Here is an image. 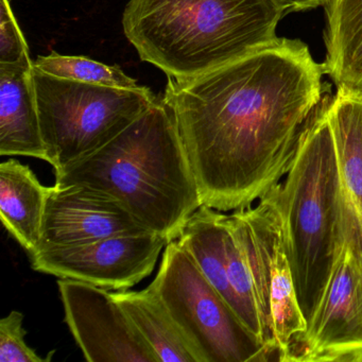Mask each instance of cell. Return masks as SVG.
I'll return each instance as SVG.
<instances>
[{
	"label": "cell",
	"mask_w": 362,
	"mask_h": 362,
	"mask_svg": "<svg viewBox=\"0 0 362 362\" xmlns=\"http://www.w3.org/2000/svg\"><path fill=\"white\" fill-rule=\"evenodd\" d=\"M323 63L281 37L187 79L168 78L170 109L202 204L251 206L283 181L327 92Z\"/></svg>",
	"instance_id": "1"
},
{
	"label": "cell",
	"mask_w": 362,
	"mask_h": 362,
	"mask_svg": "<svg viewBox=\"0 0 362 362\" xmlns=\"http://www.w3.org/2000/svg\"><path fill=\"white\" fill-rule=\"evenodd\" d=\"M56 173L119 200L149 232L177 240L202 206L194 171L170 109L158 99L115 139Z\"/></svg>",
	"instance_id": "2"
},
{
	"label": "cell",
	"mask_w": 362,
	"mask_h": 362,
	"mask_svg": "<svg viewBox=\"0 0 362 362\" xmlns=\"http://www.w3.org/2000/svg\"><path fill=\"white\" fill-rule=\"evenodd\" d=\"M284 14L275 0H130L122 27L141 60L187 79L273 43Z\"/></svg>",
	"instance_id": "3"
},
{
	"label": "cell",
	"mask_w": 362,
	"mask_h": 362,
	"mask_svg": "<svg viewBox=\"0 0 362 362\" xmlns=\"http://www.w3.org/2000/svg\"><path fill=\"white\" fill-rule=\"evenodd\" d=\"M330 98L324 96L291 168L275 186L286 252L306 322L323 298L346 243L338 156L327 115Z\"/></svg>",
	"instance_id": "4"
},
{
	"label": "cell",
	"mask_w": 362,
	"mask_h": 362,
	"mask_svg": "<svg viewBox=\"0 0 362 362\" xmlns=\"http://www.w3.org/2000/svg\"><path fill=\"white\" fill-rule=\"evenodd\" d=\"M46 162L54 171L107 145L156 100L146 86L120 88L61 79L33 67Z\"/></svg>",
	"instance_id": "5"
},
{
	"label": "cell",
	"mask_w": 362,
	"mask_h": 362,
	"mask_svg": "<svg viewBox=\"0 0 362 362\" xmlns=\"http://www.w3.org/2000/svg\"><path fill=\"white\" fill-rule=\"evenodd\" d=\"M149 289L158 296L200 362H262L270 351L243 325L177 243H167Z\"/></svg>",
	"instance_id": "6"
},
{
	"label": "cell",
	"mask_w": 362,
	"mask_h": 362,
	"mask_svg": "<svg viewBox=\"0 0 362 362\" xmlns=\"http://www.w3.org/2000/svg\"><path fill=\"white\" fill-rule=\"evenodd\" d=\"M253 277L262 343L272 360L281 361L307 322L300 310L286 252L283 221L275 187L256 205L230 215Z\"/></svg>",
	"instance_id": "7"
},
{
	"label": "cell",
	"mask_w": 362,
	"mask_h": 362,
	"mask_svg": "<svg viewBox=\"0 0 362 362\" xmlns=\"http://www.w3.org/2000/svg\"><path fill=\"white\" fill-rule=\"evenodd\" d=\"M281 362H362V269L347 243L306 329Z\"/></svg>",
	"instance_id": "8"
},
{
	"label": "cell",
	"mask_w": 362,
	"mask_h": 362,
	"mask_svg": "<svg viewBox=\"0 0 362 362\" xmlns=\"http://www.w3.org/2000/svg\"><path fill=\"white\" fill-rule=\"evenodd\" d=\"M167 243L166 238L156 233L118 235L82 245L40 250L30 255L31 267L59 279L120 291L151 275Z\"/></svg>",
	"instance_id": "9"
},
{
	"label": "cell",
	"mask_w": 362,
	"mask_h": 362,
	"mask_svg": "<svg viewBox=\"0 0 362 362\" xmlns=\"http://www.w3.org/2000/svg\"><path fill=\"white\" fill-rule=\"evenodd\" d=\"M65 323L90 362H158L110 290L58 281Z\"/></svg>",
	"instance_id": "10"
},
{
	"label": "cell",
	"mask_w": 362,
	"mask_h": 362,
	"mask_svg": "<svg viewBox=\"0 0 362 362\" xmlns=\"http://www.w3.org/2000/svg\"><path fill=\"white\" fill-rule=\"evenodd\" d=\"M147 232L119 200L107 192L82 184H56L48 194L37 252Z\"/></svg>",
	"instance_id": "11"
},
{
	"label": "cell",
	"mask_w": 362,
	"mask_h": 362,
	"mask_svg": "<svg viewBox=\"0 0 362 362\" xmlns=\"http://www.w3.org/2000/svg\"><path fill=\"white\" fill-rule=\"evenodd\" d=\"M327 115L338 156L345 238L362 269V100L337 92Z\"/></svg>",
	"instance_id": "12"
},
{
	"label": "cell",
	"mask_w": 362,
	"mask_h": 362,
	"mask_svg": "<svg viewBox=\"0 0 362 362\" xmlns=\"http://www.w3.org/2000/svg\"><path fill=\"white\" fill-rule=\"evenodd\" d=\"M0 154L46 160L33 61L0 63Z\"/></svg>",
	"instance_id": "13"
},
{
	"label": "cell",
	"mask_w": 362,
	"mask_h": 362,
	"mask_svg": "<svg viewBox=\"0 0 362 362\" xmlns=\"http://www.w3.org/2000/svg\"><path fill=\"white\" fill-rule=\"evenodd\" d=\"M324 8L325 75L337 92L362 100V0H329Z\"/></svg>",
	"instance_id": "14"
},
{
	"label": "cell",
	"mask_w": 362,
	"mask_h": 362,
	"mask_svg": "<svg viewBox=\"0 0 362 362\" xmlns=\"http://www.w3.org/2000/svg\"><path fill=\"white\" fill-rule=\"evenodd\" d=\"M49 192L27 165L13 158L0 165V218L29 255L39 250Z\"/></svg>",
	"instance_id": "15"
},
{
	"label": "cell",
	"mask_w": 362,
	"mask_h": 362,
	"mask_svg": "<svg viewBox=\"0 0 362 362\" xmlns=\"http://www.w3.org/2000/svg\"><path fill=\"white\" fill-rule=\"evenodd\" d=\"M158 362H200L158 296L149 289L111 291Z\"/></svg>",
	"instance_id": "16"
},
{
	"label": "cell",
	"mask_w": 362,
	"mask_h": 362,
	"mask_svg": "<svg viewBox=\"0 0 362 362\" xmlns=\"http://www.w3.org/2000/svg\"><path fill=\"white\" fill-rule=\"evenodd\" d=\"M41 73L61 79L120 88H139L136 80L129 77L118 66H110L86 57L62 56L54 52L33 61Z\"/></svg>",
	"instance_id": "17"
},
{
	"label": "cell",
	"mask_w": 362,
	"mask_h": 362,
	"mask_svg": "<svg viewBox=\"0 0 362 362\" xmlns=\"http://www.w3.org/2000/svg\"><path fill=\"white\" fill-rule=\"evenodd\" d=\"M24 315L12 310L0 320V362H47L52 356L43 358L31 349L26 341Z\"/></svg>",
	"instance_id": "18"
},
{
	"label": "cell",
	"mask_w": 362,
	"mask_h": 362,
	"mask_svg": "<svg viewBox=\"0 0 362 362\" xmlns=\"http://www.w3.org/2000/svg\"><path fill=\"white\" fill-rule=\"evenodd\" d=\"M26 59H30L28 45L9 0H0V63L13 64Z\"/></svg>",
	"instance_id": "19"
},
{
	"label": "cell",
	"mask_w": 362,
	"mask_h": 362,
	"mask_svg": "<svg viewBox=\"0 0 362 362\" xmlns=\"http://www.w3.org/2000/svg\"><path fill=\"white\" fill-rule=\"evenodd\" d=\"M275 1L284 10L285 14L325 7L329 3V0H275Z\"/></svg>",
	"instance_id": "20"
}]
</instances>
